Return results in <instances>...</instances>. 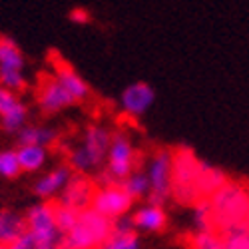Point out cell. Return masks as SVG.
<instances>
[{
	"label": "cell",
	"mask_w": 249,
	"mask_h": 249,
	"mask_svg": "<svg viewBox=\"0 0 249 249\" xmlns=\"http://www.w3.org/2000/svg\"><path fill=\"white\" fill-rule=\"evenodd\" d=\"M150 181V196L146 201L154 205H165L172 197V176H174V152L172 150H156L143 168Z\"/></svg>",
	"instance_id": "obj_6"
},
{
	"label": "cell",
	"mask_w": 249,
	"mask_h": 249,
	"mask_svg": "<svg viewBox=\"0 0 249 249\" xmlns=\"http://www.w3.org/2000/svg\"><path fill=\"white\" fill-rule=\"evenodd\" d=\"M26 122H28V106L22 100H20L12 110L0 116V126H2V130L6 134H18L26 126Z\"/></svg>",
	"instance_id": "obj_23"
},
{
	"label": "cell",
	"mask_w": 249,
	"mask_h": 249,
	"mask_svg": "<svg viewBox=\"0 0 249 249\" xmlns=\"http://www.w3.org/2000/svg\"><path fill=\"white\" fill-rule=\"evenodd\" d=\"M74 176V172L70 170L68 163H62V165H56L54 170H50L48 174L40 176L36 181H34V194L42 199V201H48L52 197H58L62 192H64L66 183L70 181V178Z\"/></svg>",
	"instance_id": "obj_12"
},
{
	"label": "cell",
	"mask_w": 249,
	"mask_h": 249,
	"mask_svg": "<svg viewBox=\"0 0 249 249\" xmlns=\"http://www.w3.org/2000/svg\"><path fill=\"white\" fill-rule=\"evenodd\" d=\"M112 142V132L106 126L100 124H90L86 126L84 134H82V142L76 148L70 150L68 154V165L74 174H90L102 163H106L108 148Z\"/></svg>",
	"instance_id": "obj_2"
},
{
	"label": "cell",
	"mask_w": 249,
	"mask_h": 249,
	"mask_svg": "<svg viewBox=\"0 0 249 249\" xmlns=\"http://www.w3.org/2000/svg\"><path fill=\"white\" fill-rule=\"evenodd\" d=\"M54 215H56V227L62 235H68L76 223H78V217H80V212L72 210V207H66L62 203H54Z\"/></svg>",
	"instance_id": "obj_26"
},
{
	"label": "cell",
	"mask_w": 249,
	"mask_h": 249,
	"mask_svg": "<svg viewBox=\"0 0 249 249\" xmlns=\"http://www.w3.org/2000/svg\"><path fill=\"white\" fill-rule=\"evenodd\" d=\"M58 130L48 126H36V124H26V126L16 134L18 146H42L50 148L58 140Z\"/></svg>",
	"instance_id": "obj_17"
},
{
	"label": "cell",
	"mask_w": 249,
	"mask_h": 249,
	"mask_svg": "<svg viewBox=\"0 0 249 249\" xmlns=\"http://www.w3.org/2000/svg\"><path fill=\"white\" fill-rule=\"evenodd\" d=\"M132 223H134L136 231L160 233L165 230V225H168V213H165V210L161 205H154V203L146 201L134 210Z\"/></svg>",
	"instance_id": "obj_13"
},
{
	"label": "cell",
	"mask_w": 249,
	"mask_h": 249,
	"mask_svg": "<svg viewBox=\"0 0 249 249\" xmlns=\"http://www.w3.org/2000/svg\"><path fill=\"white\" fill-rule=\"evenodd\" d=\"M0 249H4V247H0Z\"/></svg>",
	"instance_id": "obj_32"
},
{
	"label": "cell",
	"mask_w": 249,
	"mask_h": 249,
	"mask_svg": "<svg viewBox=\"0 0 249 249\" xmlns=\"http://www.w3.org/2000/svg\"><path fill=\"white\" fill-rule=\"evenodd\" d=\"M136 170H138V152L134 148L132 140L124 132H116L112 134V142L108 148L106 168L100 172V176L94 181L96 185L122 183Z\"/></svg>",
	"instance_id": "obj_3"
},
{
	"label": "cell",
	"mask_w": 249,
	"mask_h": 249,
	"mask_svg": "<svg viewBox=\"0 0 249 249\" xmlns=\"http://www.w3.org/2000/svg\"><path fill=\"white\" fill-rule=\"evenodd\" d=\"M192 223L196 225V231L213 230V215L210 199H197L192 205Z\"/></svg>",
	"instance_id": "obj_25"
},
{
	"label": "cell",
	"mask_w": 249,
	"mask_h": 249,
	"mask_svg": "<svg viewBox=\"0 0 249 249\" xmlns=\"http://www.w3.org/2000/svg\"><path fill=\"white\" fill-rule=\"evenodd\" d=\"M210 205L215 231L221 233L233 225L245 223L249 215V188L230 179L210 197Z\"/></svg>",
	"instance_id": "obj_1"
},
{
	"label": "cell",
	"mask_w": 249,
	"mask_h": 249,
	"mask_svg": "<svg viewBox=\"0 0 249 249\" xmlns=\"http://www.w3.org/2000/svg\"><path fill=\"white\" fill-rule=\"evenodd\" d=\"M156 104V90L148 84V82H134L128 88L122 90L120 96V106L124 114L132 118H140Z\"/></svg>",
	"instance_id": "obj_10"
},
{
	"label": "cell",
	"mask_w": 249,
	"mask_h": 249,
	"mask_svg": "<svg viewBox=\"0 0 249 249\" xmlns=\"http://www.w3.org/2000/svg\"><path fill=\"white\" fill-rule=\"evenodd\" d=\"M94 192H96V181L90 176L74 174L70 178V181L66 183L64 192L58 196V203L72 207V210H76V212H84L92 203Z\"/></svg>",
	"instance_id": "obj_9"
},
{
	"label": "cell",
	"mask_w": 249,
	"mask_h": 249,
	"mask_svg": "<svg viewBox=\"0 0 249 249\" xmlns=\"http://www.w3.org/2000/svg\"><path fill=\"white\" fill-rule=\"evenodd\" d=\"M223 249H249V227L247 223L233 225L230 230L221 231Z\"/></svg>",
	"instance_id": "obj_24"
},
{
	"label": "cell",
	"mask_w": 249,
	"mask_h": 249,
	"mask_svg": "<svg viewBox=\"0 0 249 249\" xmlns=\"http://www.w3.org/2000/svg\"><path fill=\"white\" fill-rule=\"evenodd\" d=\"M201 160L190 148H178L174 152V176H172V197L179 203L194 205L199 199L197 178Z\"/></svg>",
	"instance_id": "obj_4"
},
{
	"label": "cell",
	"mask_w": 249,
	"mask_h": 249,
	"mask_svg": "<svg viewBox=\"0 0 249 249\" xmlns=\"http://www.w3.org/2000/svg\"><path fill=\"white\" fill-rule=\"evenodd\" d=\"M192 249H223V239L221 233L215 230H205V231H196L190 241Z\"/></svg>",
	"instance_id": "obj_28"
},
{
	"label": "cell",
	"mask_w": 249,
	"mask_h": 249,
	"mask_svg": "<svg viewBox=\"0 0 249 249\" xmlns=\"http://www.w3.org/2000/svg\"><path fill=\"white\" fill-rule=\"evenodd\" d=\"M70 20L74 24H88L90 22V14L84 8H76L70 12Z\"/></svg>",
	"instance_id": "obj_30"
},
{
	"label": "cell",
	"mask_w": 249,
	"mask_h": 249,
	"mask_svg": "<svg viewBox=\"0 0 249 249\" xmlns=\"http://www.w3.org/2000/svg\"><path fill=\"white\" fill-rule=\"evenodd\" d=\"M20 174H22V168H20L16 150H0V178L16 179Z\"/></svg>",
	"instance_id": "obj_27"
},
{
	"label": "cell",
	"mask_w": 249,
	"mask_h": 249,
	"mask_svg": "<svg viewBox=\"0 0 249 249\" xmlns=\"http://www.w3.org/2000/svg\"><path fill=\"white\" fill-rule=\"evenodd\" d=\"M26 60L14 40L0 36V72H24Z\"/></svg>",
	"instance_id": "obj_19"
},
{
	"label": "cell",
	"mask_w": 249,
	"mask_h": 249,
	"mask_svg": "<svg viewBox=\"0 0 249 249\" xmlns=\"http://www.w3.org/2000/svg\"><path fill=\"white\" fill-rule=\"evenodd\" d=\"M36 104L44 114H58L64 108L74 106L76 102L64 90V86L54 78V74H50V76H44L42 82H40L36 92Z\"/></svg>",
	"instance_id": "obj_8"
},
{
	"label": "cell",
	"mask_w": 249,
	"mask_h": 249,
	"mask_svg": "<svg viewBox=\"0 0 249 249\" xmlns=\"http://www.w3.org/2000/svg\"><path fill=\"white\" fill-rule=\"evenodd\" d=\"M100 249H140V235L134 230L132 215L112 221V231Z\"/></svg>",
	"instance_id": "obj_14"
},
{
	"label": "cell",
	"mask_w": 249,
	"mask_h": 249,
	"mask_svg": "<svg viewBox=\"0 0 249 249\" xmlns=\"http://www.w3.org/2000/svg\"><path fill=\"white\" fill-rule=\"evenodd\" d=\"M112 231V221L102 217L94 210L80 212L76 227L64 235L62 249H100Z\"/></svg>",
	"instance_id": "obj_5"
},
{
	"label": "cell",
	"mask_w": 249,
	"mask_h": 249,
	"mask_svg": "<svg viewBox=\"0 0 249 249\" xmlns=\"http://www.w3.org/2000/svg\"><path fill=\"white\" fill-rule=\"evenodd\" d=\"M26 231L24 215L14 210H0V247H6Z\"/></svg>",
	"instance_id": "obj_18"
},
{
	"label": "cell",
	"mask_w": 249,
	"mask_h": 249,
	"mask_svg": "<svg viewBox=\"0 0 249 249\" xmlns=\"http://www.w3.org/2000/svg\"><path fill=\"white\" fill-rule=\"evenodd\" d=\"M16 154H18L20 168L26 174L40 172L48 161V148H42V146H18Z\"/></svg>",
	"instance_id": "obj_20"
},
{
	"label": "cell",
	"mask_w": 249,
	"mask_h": 249,
	"mask_svg": "<svg viewBox=\"0 0 249 249\" xmlns=\"http://www.w3.org/2000/svg\"><path fill=\"white\" fill-rule=\"evenodd\" d=\"M134 207V201L128 197V194L122 190L120 183L110 185H96V192L90 203V210L100 213L110 221H116L124 215H130Z\"/></svg>",
	"instance_id": "obj_7"
},
{
	"label": "cell",
	"mask_w": 249,
	"mask_h": 249,
	"mask_svg": "<svg viewBox=\"0 0 249 249\" xmlns=\"http://www.w3.org/2000/svg\"><path fill=\"white\" fill-rule=\"evenodd\" d=\"M26 230L44 237H62V233L56 227V215H54V203L40 201L30 205L24 213Z\"/></svg>",
	"instance_id": "obj_11"
},
{
	"label": "cell",
	"mask_w": 249,
	"mask_h": 249,
	"mask_svg": "<svg viewBox=\"0 0 249 249\" xmlns=\"http://www.w3.org/2000/svg\"><path fill=\"white\" fill-rule=\"evenodd\" d=\"M120 185H122V190L128 194V197H130L132 201L148 199V196H150V181H148L146 174H143V170L132 172Z\"/></svg>",
	"instance_id": "obj_22"
},
{
	"label": "cell",
	"mask_w": 249,
	"mask_h": 249,
	"mask_svg": "<svg viewBox=\"0 0 249 249\" xmlns=\"http://www.w3.org/2000/svg\"><path fill=\"white\" fill-rule=\"evenodd\" d=\"M54 78L60 82L62 86H64V90L72 96V100L76 104L90 98L88 82L82 78L72 66H68L66 62H56V64H54Z\"/></svg>",
	"instance_id": "obj_15"
},
{
	"label": "cell",
	"mask_w": 249,
	"mask_h": 249,
	"mask_svg": "<svg viewBox=\"0 0 249 249\" xmlns=\"http://www.w3.org/2000/svg\"><path fill=\"white\" fill-rule=\"evenodd\" d=\"M20 102V98H18V94H14V92H8V90H4L2 86H0V116L2 114H6L8 110H12L16 104Z\"/></svg>",
	"instance_id": "obj_29"
},
{
	"label": "cell",
	"mask_w": 249,
	"mask_h": 249,
	"mask_svg": "<svg viewBox=\"0 0 249 249\" xmlns=\"http://www.w3.org/2000/svg\"><path fill=\"white\" fill-rule=\"evenodd\" d=\"M230 181L223 170L215 168V165L207 163L205 160H201V168H199V178H197V194L199 199H210L219 188Z\"/></svg>",
	"instance_id": "obj_16"
},
{
	"label": "cell",
	"mask_w": 249,
	"mask_h": 249,
	"mask_svg": "<svg viewBox=\"0 0 249 249\" xmlns=\"http://www.w3.org/2000/svg\"><path fill=\"white\" fill-rule=\"evenodd\" d=\"M64 243V235L62 237H44L32 231H24L16 241H12L10 245H6L4 249H62Z\"/></svg>",
	"instance_id": "obj_21"
},
{
	"label": "cell",
	"mask_w": 249,
	"mask_h": 249,
	"mask_svg": "<svg viewBox=\"0 0 249 249\" xmlns=\"http://www.w3.org/2000/svg\"><path fill=\"white\" fill-rule=\"evenodd\" d=\"M245 223H247V227H249V215H247V221H245Z\"/></svg>",
	"instance_id": "obj_31"
}]
</instances>
